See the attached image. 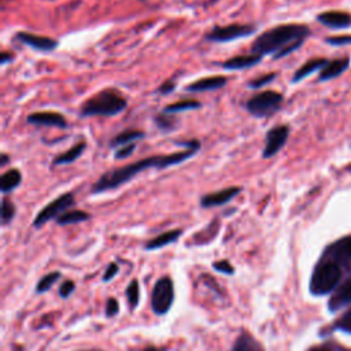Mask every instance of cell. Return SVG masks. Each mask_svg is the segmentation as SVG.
<instances>
[{
  "label": "cell",
  "mask_w": 351,
  "mask_h": 351,
  "mask_svg": "<svg viewBox=\"0 0 351 351\" xmlns=\"http://www.w3.org/2000/svg\"><path fill=\"white\" fill-rule=\"evenodd\" d=\"M199 151L197 149H181L176 152L169 154H154L149 156H145L137 162H132L128 165H123L121 167L110 169L104 171L90 186V193H104L108 191L118 189L119 186L128 184L134 177H137L140 173L148 170V169H156V170H165L171 166L181 165L195 156Z\"/></svg>",
  "instance_id": "cell-1"
},
{
  "label": "cell",
  "mask_w": 351,
  "mask_h": 351,
  "mask_svg": "<svg viewBox=\"0 0 351 351\" xmlns=\"http://www.w3.org/2000/svg\"><path fill=\"white\" fill-rule=\"evenodd\" d=\"M310 34L307 25L281 23L258 34L251 44V52L261 56L270 55L273 60H280L298 51Z\"/></svg>",
  "instance_id": "cell-2"
},
{
  "label": "cell",
  "mask_w": 351,
  "mask_h": 351,
  "mask_svg": "<svg viewBox=\"0 0 351 351\" xmlns=\"http://www.w3.org/2000/svg\"><path fill=\"white\" fill-rule=\"evenodd\" d=\"M128 107L126 97L114 88H106L88 97L80 107V117H115Z\"/></svg>",
  "instance_id": "cell-3"
},
{
  "label": "cell",
  "mask_w": 351,
  "mask_h": 351,
  "mask_svg": "<svg viewBox=\"0 0 351 351\" xmlns=\"http://www.w3.org/2000/svg\"><path fill=\"white\" fill-rule=\"evenodd\" d=\"M282 101V93L267 89L250 96L244 103V108L254 118H270L280 111Z\"/></svg>",
  "instance_id": "cell-4"
},
{
  "label": "cell",
  "mask_w": 351,
  "mask_h": 351,
  "mask_svg": "<svg viewBox=\"0 0 351 351\" xmlns=\"http://www.w3.org/2000/svg\"><path fill=\"white\" fill-rule=\"evenodd\" d=\"M258 26L255 23H241L234 22L222 26H214L204 34V38L210 43H230L239 38H247L255 34Z\"/></svg>",
  "instance_id": "cell-5"
},
{
  "label": "cell",
  "mask_w": 351,
  "mask_h": 351,
  "mask_svg": "<svg viewBox=\"0 0 351 351\" xmlns=\"http://www.w3.org/2000/svg\"><path fill=\"white\" fill-rule=\"evenodd\" d=\"M340 278V267L332 262L319 263L311 277L310 291L313 295H324L335 288Z\"/></svg>",
  "instance_id": "cell-6"
},
{
  "label": "cell",
  "mask_w": 351,
  "mask_h": 351,
  "mask_svg": "<svg viewBox=\"0 0 351 351\" xmlns=\"http://www.w3.org/2000/svg\"><path fill=\"white\" fill-rule=\"evenodd\" d=\"M74 204H75V197L73 192H64L59 195L37 213V215L33 219V226L37 229L44 226L47 222L56 219L63 213L70 210Z\"/></svg>",
  "instance_id": "cell-7"
},
{
  "label": "cell",
  "mask_w": 351,
  "mask_h": 351,
  "mask_svg": "<svg viewBox=\"0 0 351 351\" xmlns=\"http://www.w3.org/2000/svg\"><path fill=\"white\" fill-rule=\"evenodd\" d=\"M174 302V285L170 277L163 276L156 280L152 296H151V307L156 315H165Z\"/></svg>",
  "instance_id": "cell-8"
},
{
  "label": "cell",
  "mask_w": 351,
  "mask_h": 351,
  "mask_svg": "<svg viewBox=\"0 0 351 351\" xmlns=\"http://www.w3.org/2000/svg\"><path fill=\"white\" fill-rule=\"evenodd\" d=\"M289 126L287 123H280L270 128L265 134V145L262 149V158L270 159L277 155L288 141Z\"/></svg>",
  "instance_id": "cell-9"
},
{
  "label": "cell",
  "mask_w": 351,
  "mask_h": 351,
  "mask_svg": "<svg viewBox=\"0 0 351 351\" xmlns=\"http://www.w3.org/2000/svg\"><path fill=\"white\" fill-rule=\"evenodd\" d=\"M14 38L37 52H53L59 47V41L56 38L40 36V34L23 32V30L16 32Z\"/></svg>",
  "instance_id": "cell-10"
},
{
  "label": "cell",
  "mask_w": 351,
  "mask_h": 351,
  "mask_svg": "<svg viewBox=\"0 0 351 351\" xmlns=\"http://www.w3.org/2000/svg\"><path fill=\"white\" fill-rule=\"evenodd\" d=\"M243 191L241 186L239 185H230L226 188H222L219 191L211 192V193H206L200 197V207L202 208H213V207H218V206H223L229 202H232L240 192Z\"/></svg>",
  "instance_id": "cell-11"
},
{
  "label": "cell",
  "mask_w": 351,
  "mask_h": 351,
  "mask_svg": "<svg viewBox=\"0 0 351 351\" xmlns=\"http://www.w3.org/2000/svg\"><path fill=\"white\" fill-rule=\"evenodd\" d=\"M26 122L34 126H47L56 129H66L69 122L66 117L56 111H34L26 117Z\"/></svg>",
  "instance_id": "cell-12"
},
{
  "label": "cell",
  "mask_w": 351,
  "mask_h": 351,
  "mask_svg": "<svg viewBox=\"0 0 351 351\" xmlns=\"http://www.w3.org/2000/svg\"><path fill=\"white\" fill-rule=\"evenodd\" d=\"M226 84H228V78L225 75H222V74H217V75H208V77H203V78L195 80L191 84H188L184 88V90L189 92V93L214 92V90L222 89Z\"/></svg>",
  "instance_id": "cell-13"
},
{
  "label": "cell",
  "mask_w": 351,
  "mask_h": 351,
  "mask_svg": "<svg viewBox=\"0 0 351 351\" xmlns=\"http://www.w3.org/2000/svg\"><path fill=\"white\" fill-rule=\"evenodd\" d=\"M263 56L250 52V53H241V55H236L232 56L226 60H223L219 66L225 70H230V71H236V70H247V69H252L255 66H258L262 62Z\"/></svg>",
  "instance_id": "cell-14"
},
{
  "label": "cell",
  "mask_w": 351,
  "mask_h": 351,
  "mask_svg": "<svg viewBox=\"0 0 351 351\" xmlns=\"http://www.w3.org/2000/svg\"><path fill=\"white\" fill-rule=\"evenodd\" d=\"M317 21L324 26L339 30L351 26V15L344 11H325L317 15Z\"/></svg>",
  "instance_id": "cell-15"
},
{
  "label": "cell",
  "mask_w": 351,
  "mask_h": 351,
  "mask_svg": "<svg viewBox=\"0 0 351 351\" xmlns=\"http://www.w3.org/2000/svg\"><path fill=\"white\" fill-rule=\"evenodd\" d=\"M86 149V141L85 140H81V141H77L75 144H73L67 151H63L58 155H55L52 158V163L51 166H64V165H71L74 162H77L82 154L85 152Z\"/></svg>",
  "instance_id": "cell-16"
},
{
  "label": "cell",
  "mask_w": 351,
  "mask_h": 351,
  "mask_svg": "<svg viewBox=\"0 0 351 351\" xmlns=\"http://www.w3.org/2000/svg\"><path fill=\"white\" fill-rule=\"evenodd\" d=\"M348 67H350V58H340V59L328 60V63L319 71L318 81L319 82H326L329 80H333V78L341 75Z\"/></svg>",
  "instance_id": "cell-17"
},
{
  "label": "cell",
  "mask_w": 351,
  "mask_h": 351,
  "mask_svg": "<svg viewBox=\"0 0 351 351\" xmlns=\"http://www.w3.org/2000/svg\"><path fill=\"white\" fill-rule=\"evenodd\" d=\"M328 63V59L325 58H314V59H308L307 62H304L299 69H296V71L293 73L291 82L296 84L300 82L302 80L307 78L308 75H311L315 71H321L324 69V66Z\"/></svg>",
  "instance_id": "cell-18"
},
{
  "label": "cell",
  "mask_w": 351,
  "mask_h": 351,
  "mask_svg": "<svg viewBox=\"0 0 351 351\" xmlns=\"http://www.w3.org/2000/svg\"><path fill=\"white\" fill-rule=\"evenodd\" d=\"M145 137V132L144 130H140V129H125L119 133H117L108 143V147L110 148H119V147H123V145H128V144H132V143H136L141 138Z\"/></svg>",
  "instance_id": "cell-19"
},
{
  "label": "cell",
  "mask_w": 351,
  "mask_h": 351,
  "mask_svg": "<svg viewBox=\"0 0 351 351\" xmlns=\"http://www.w3.org/2000/svg\"><path fill=\"white\" fill-rule=\"evenodd\" d=\"M182 236V229H171L167 232H163L160 234H158L156 237L151 239L149 241H147V244L144 245V248L147 251H152V250H159L163 248L169 244L176 243L180 237Z\"/></svg>",
  "instance_id": "cell-20"
},
{
  "label": "cell",
  "mask_w": 351,
  "mask_h": 351,
  "mask_svg": "<svg viewBox=\"0 0 351 351\" xmlns=\"http://www.w3.org/2000/svg\"><path fill=\"white\" fill-rule=\"evenodd\" d=\"M21 184H22V173L16 167L8 169L0 177V189L4 196L7 193L15 191Z\"/></svg>",
  "instance_id": "cell-21"
},
{
  "label": "cell",
  "mask_w": 351,
  "mask_h": 351,
  "mask_svg": "<svg viewBox=\"0 0 351 351\" xmlns=\"http://www.w3.org/2000/svg\"><path fill=\"white\" fill-rule=\"evenodd\" d=\"M154 123H155V126H156V129L159 132H162V133H171V132H174L178 128L180 118H178L177 114H169V112H165L162 110L158 114H155Z\"/></svg>",
  "instance_id": "cell-22"
},
{
  "label": "cell",
  "mask_w": 351,
  "mask_h": 351,
  "mask_svg": "<svg viewBox=\"0 0 351 351\" xmlns=\"http://www.w3.org/2000/svg\"><path fill=\"white\" fill-rule=\"evenodd\" d=\"M230 351H265L261 343L247 330H241L234 340Z\"/></svg>",
  "instance_id": "cell-23"
},
{
  "label": "cell",
  "mask_w": 351,
  "mask_h": 351,
  "mask_svg": "<svg viewBox=\"0 0 351 351\" xmlns=\"http://www.w3.org/2000/svg\"><path fill=\"white\" fill-rule=\"evenodd\" d=\"M202 108V103L196 99H181L174 103H170L163 107L165 112L169 114H180V112H186V111H193Z\"/></svg>",
  "instance_id": "cell-24"
},
{
  "label": "cell",
  "mask_w": 351,
  "mask_h": 351,
  "mask_svg": "<svg viewBox=\"0 0 351 351\" xmlns=\"http://www.w3.org/2000/svg\"><path fill=\"white\" fill-rule=\"evenodd\" d=\"M350 302H351V278L348 281H346L335 292V295L329 300V307H330V310H336V308H340L341 306H344Z\"/></svg>",
  "instance_id": "cell-25"
},
{
  "label": "cell",
  "mask_w": 351,
  "mask_h": 351,
  "mask_svg": "<svg viewBox=\"0 0 351 351\" xmlns=\"http://www.w3.org/2000/svg\"><path fill=\"white\" fill-rule=\"evenodd\" d=\"M90 218V214L82 210H67L63 213L60 217H58L55 221L58 225L64 226V225H74V223H81L85 222Z\"/></svg>",
  "instance_id": "cell-26"
},
{
  "label": "cell",
  "mask_w": 351,
  "mask_h": 351,
  "mask_svg": "<svg viewBox=\"0 0 351 351\" xmlns=\"http://www.w3.org/2000/svg\"><path fill=\"white\" fill-rule=\"evenodd\" d=\"M15 215H16V207H15L14 202H11L5 196H3V199H1V225L5 226V225L11 223L12 219L15 218Z\"/></svg>",
  "instance_id": "cell-27"
},
{
  "label": "cell",
  "mask_w": 351,
  "mask_h": 351,
  "mask_svg": "<svg viewBox=\"0 0 351 351\" xmlns=\"http://www.w3.org/2000/svg\"><path fill=\"white\" fill-rule=\"evenodd\" d=\"M277 75H278V74L274 73V71L261 74V75H258V77L250 80V81L247 82V86H248L250 89H254V90L262 89L263 86H266V85H269L270 82H273V81L277 78Z\"/></svg>",
  "instance_id": "cell-28"
},
{
  "label": "cell",
  "mask_w": 351,
  "mask_h": 351,
  "mask_svg": "<svg viewBox=\"0 0 351 351\" xmlns=\"http://www.w3.org/2000/svg\"><path fill=\"white\" fill-rule=\"evenodd\" d=\"M60 271H52L45 274L44 277L40 278V281L36 285V293H44L52 288V285L60 278Z\"/></svg>",
  "instance_id": "cell-29"
},
{
  "label": "cell",
  "mask_w": 351,
  "mask_h": 351,
  "mask_svg": "<svg viewBox=\"0 0 351 351\" xmlns=\"http://www.w3.org/2000/svg\"><path fill=\"white\" fill-rule=\"evenodd\" d=\"M126 299L129 303L130 310H134L138 306V300H140V287H138V281L137 280H132L126 288Z\"/></svg>",
  "instance_id": "cell-30"
},
{
  "label": "cell",
  "mask_w": 351,
  "mask_h": 351,
  "mask_svg": "<svg viewBox=\"0 0 351 351\" xmlns=\"http://www.w3.org/2000/svg\"><path fill=\"white\" fill-rule=\"evenodd\" d=\"M136 148H137V144H136V143H132V144L119 147V148H117L115 152H114V159H117V160L126 159V158H129V156H132V155L134 154Z\"/></svg>",
  "instance_id": "cell-31"
},
{
  "label": "cell",
  "mask_w": 351,
  "mask_h": 351,
  "mask_svg": "<svg viewBox=\"0 0 351 351\" xmlns=\"http://www.w3.org/2000/svg\"><path fill=\"white\" fill-rule=\"evenodd\" d=\"M176 88H177V82H174V81H171V80H169V81H165V82H162L158 88H156V93H159V95H162V96H167V95H170V93H173L174 90H176Z\"/></svg>",
  "instance_id": "cell-32"
},
{
  "label": "cell",
  "mask_w": 351,
  "mask_h": 351,
  "mask_svg": "<svg viewBox=\"0 0 351 351\" xmlns=\"http://www.w3.org/2000/svg\"><path fill=\"white\" fill-rule=\"evenodd\" d=\"M213 267L217 271H221V273L228 274V276H232L234 273V267L228 261H217V262L213 263Z\"/></svg>",
  "instance_id": "cell-33"
},
{
  "label": "cell",
  "mask_w": 351,
  "mask_h": 351,
  "mask_svg": "<svg viewBox=\"0 0 351 351\" xmlns=\"http://www.w3.org/2000/svg\"><path fill=\"white\" fill-rule=\"evenodd\" d=\"M174 144L176 145H180V147H182L184 149H200V147H202V143H200V140H197V138H191V140H178V141H174Z\"/></svg>",
  "instance_id": "cell-34"
},
{
  "label": "cell",
  "mask_w": 351,
  "mask_h": 351,
  "mask_svg": "<svg viewBox=\"0 0 351 351\" xmlns=\"http://www.w3.org/2000/svg\"><path fill=\"white\" fill-rule=\"evenodd\" d=\"M75 291V284L71 280H66L60 287H59V296L66 299L69 298L73 292Z\"/></svg>",
  "instance_id": "cell-35"
},
{
  "label": "cell",
  "mask_w": 351,
  "mask_h": 351,
  "mask_svg": "<svg viewBox=\"0 0 351 351\" xmlns=\"http://www.w3.org/2000/svg\"><path fill=\"white\" fill-rule=\"evenodd\" d=\"M118 311H119L118 300L114 299V298H110V299L107 300V303H106V311H104L106 317H107V318H111V317L117 315Z\"/></svg>",
  "instance_id": "cell-36"
},
{
  "label": "cell",
  "mask_w": 351,
  "mask_h": 351,
  "mask_svg": "<svg viewBox=\"0 0 351 351\" xmlns=\"http://www.w3.org/2000/svg\"><path fill=\"white\" fill-rule=\"evenodd\" d=\"M326 43L335 47H340V45H348L351 44V36H333V37H328Z\"/></svg>",
  "instance_id": "cell-37"
},
{
  "label": "cell",
  "mask_w": 351,
  "mask_h": 351,
  "mask_svg": "<svg viewBox=\"0 0 351 351\" xmlns=\"http://www.w3.org/2000/svg\"><path fill=\"white\" fill-rule=\"evenodd\" d=\"M333 250H335L336 254L344 252V254H347V255L351 258V237L339 241V243L333 247Z\"/></svg>",
  "instance_id": "cell-38"
},
{
  "label": "cell",
  "mask_w": 351,
  "mask_h": 351,
  "mask_svg": "<svg viewBox=\"0 0 351 351\" xmlns=\"http://www.w3.org/2000/svg\"><path fill=\"white\" fill-rule=\"evenodd\" d=\"M118 270H119L118 265H115V263H110V265L107 266V269H106L104 274H103V281H104V282H107V281L112 280V278L115 277V274L118 273Z\"/></svg>",
  "instance_id": "cell-39"
},
{
  "label": "cell",
  "mask_w": 351,
  "mask_h": 351,
  "mask_svg": "<svg viewBox=\"0 0 351 351\" xmlns=\"http://www.w3.org/2000/svg\"><path fill=\"white\" fill-rule=\"evenodd\" d=\"M337 325L344 330H351V310L339 321Z\"/></svg>",
  "instance_id": "cell-40"
},
{
  "label": "cell",
  "mask_w": 351,
  "mask_h": 351,
  "mask_svg": "<svg viewBox=\"0 0 351 351\" xmlns=\"http://www.w3.org/2000/svg\"><path fill=\"white\" fill-rule=\"evenodd\" d=\"M12 59H14V55H12L11 52L3 51V52H1V55H0V64H1V66H5L7 63L12 62Z\"/></svg>",
  "instance_id": "cell-41"
},
{
  "label": "cell",
  "mask_w": 351,
  "mask_h": 351,
  "mask_svg": "<svg viewBox=\"0 0 351 351\" xmlns=\"http://www.w3.org/2000/svg\"><path fill=\"white\" fill-rule=\"evenodd\" d=\"M8 162H10V156L5 152H1V155H0V167L1 169L5 167L8 165Z\"/></svg>",
  "instance_id": "cell-42"
},
{
  "label": "cell",
  "mask_w": 351,
  "mask_h": 351,
  "mask_svg": "<svg viewBox=\"0 0 351 351\" xmlns=\"http://www.w3.org/2000/svg\"><path fill=\"white\" fill-rule=\"evenodd\" d=\"M143 351H162V350H158V348H155V347H148V348H144Z\"/></svg>",
  "instance_id": "cell-43"
},
{
  "label": "cell",
  "mask_w": 351,
  "mask_h": 351,
  "mask_svg": "<svg viewBox=\"0 0 351 351\" xmlns=\"http://www.w3.org/2000/svg\"><path fill=\"white\" fill-rule=\"evenodd\" d=\"M311 351H328V350H322V348H315V350H311Z\"/></svg>",
  "instance_id": "cell-44"
}]
</instances>
